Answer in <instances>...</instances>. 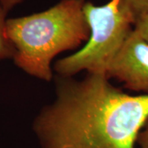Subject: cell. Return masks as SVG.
<instances>
[{"label": "cell", "instance_id": "1", "mask_svg": "<svg viewBox=\"0 0 148 148\" xmlns=\"http://www.w3.org/2000/svg\"><path fill=\"white\" fill-rule=\"evenodd\" d=\"M104 74L55 76V97L32 129L40 148H136L148 120V95H129Z\"/></svg>", "mask_w": 148, "mask_h": 148}, {"label": "cell", "instance_id": "2", "mask_svg": "<svg viewBox=\"0 0 148 148\" xmlns=\"http://www.w3.org/2000/svg\"><path fill=\"white\" fill-rule=\"evenodd\" d=\"M85 0H62L47 10L7 20L17 68L37 79L53 80L51 64L59 53L81 47L90 36Z\"/></svg>", "mask_w": 148, "mask_h": 148}, {"label": "cell", "instance_id": "3", "mask_svg": "<svg viewBox=\"0 0 148 148\" xmlns=\"http://www.w3.org/2000/svg\"><path fill=\"white\" fill-rule=\"evenodd\" d=\"M83 11L90 27L89 39L77 52L55 63L53 69L58 76L74 77L82 71L107 76L133 29L135 20L119 0H110L102 6L86 3Z\"/></svg>", "mask_w": 148, "mask_h": 148}, {"label": "cell", "instance_id": "4", "mask_svg": "<svg viewBox=\"0 0 148 148\" xmlns=\"http://www.w3.org/2000/svg\"><path fill=\"white\" fill-rule=\"evenodd\" d=\"M107 77L128 90L148 95V42L134 29L112 62Z\"/></svg>", "mask_w": 148, "mask_h": 148}, {"label": "cell", "instance_id": "5", "mask_svg": "<svg viewBox=\"0 0 148 148\" xmlns=\"http://www.w3.org/2000/svg\"><path fill=\"white\" fill-rule=\"evenodd\" d=\"M8 12L0 6V62L13 58L15 49L7 35Z\"/></svg>", "mask_w": 148, "mask_h": 148}, {"label": "cell", "instance_id": "6", "mask_svg": "<svg viewBox=\"0 0 148 148\" xmlns=\"http://www.w3.org/2000/svg\"><path fill=\"white\" fill-rule=\"evenodd\" d=\"M121 4L132 14L136 21L138 17L148 15V0H119ZM135 23V22H134Z\"/></svg>", "mask_w": 148, "mask_h": 148}, {"label": "cell", "instance_id": "7", "mask_svg": "<svg viewBox=\"0 0 148 148\" xmlns=\"http://www.w3.org/2000/svg\"><path fill=\"white\" fill-rule=\"evenodd\" d=\"M133 29L148 42V15H143L135 21Z\"/></svg>", "mask_w": 148, "mask_h": 148}, {"label": "cell", "instance_id": "8", "mask_svg": "<svg viewBox=\"0 0 148 148\" xmlns=\"http://www.w3.org/2000/svg\"><path fill=\"white\" fill-rule=\"evenodd\" d=\"M137 147L138 148H148V120L138 134Z\"/></svg>", "mask_w": 148, "mask_h": 148}, {"label": "cell", "instance_id": "9", "mask_svg": "<svg viewBox=\"0 0 148 148\" xmlns=\"http://www.w3.org/2000/svg\"><path fill=\"white\" fill-rule=\"evenodd\" d=\"M22 1L23 0H0V6L8 12V11L12 9L17 4L21 3Z\"/></svg>", "mask_w": 148, "mask_h": 148}]
</instances>
